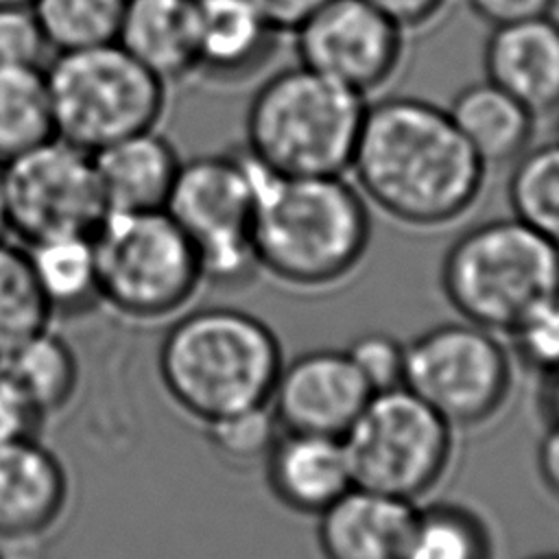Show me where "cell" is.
<instances>
[{
  "label": "cell",
  "instance_id": "obj_24",
  "mask_svg": "<svg viewBox=\"0 0 559 559\" xmlns=\"http://www.w3.org/2000/svg\"><path fill=\"white\" fill-rule=\"evenodd\" d=\"M55 135L44 66H0V164Z\"/></svg>",
  "mask_w": 559,
  "mask_h": 559
},
{
  "label": "cell",
  "instance_id": "obj_32",
  "mask_svg": "<svg viewBox=\"0 0 559 559\" xmlns=\"http://www.w3.org/2000/svg\"><path fill=\"white\" fill-rule=\"evenodd\" d=\"M48 50L31 4L0 7V66H44Z\"/></svg>",
  "mask_w": 559,
  "mask_h": 559
},
{
  "label": "cell",
  "instance_id": "obj_19",
  "mask_svg": "<svg viewBox=\"0 0 559 559\" xmlns=\"http://www.w3.org/2000/svg\"><path fill=\"white\" fill-rule=\"evenodd\" d=\"M107 212L164 210L181 157L157 129L120 138L92 153Z\"/></svg>",
  "mask_w": 559,
  "mask_h": 559
},
{
  "label": "cell",
  "instance_id": "obj_34",
  "mask_svg": "<svg viewBox=\"0 0 559 559\" xmlns=\"http://www.w3.org/2000/svg\"><path fill=\"white\" fill-rule=\"evenodd\" d=\"M400 28L417 31L430 26L448 9L450 0H367Z\"/></svg>",
  "mask_w": 559,
  "mask_h": 559
},
{
  "label": "cell",
  "instance_id": "obj_26",
  "mask_svg": "<svg viewBox=\"0 0 559 559\" xmlns=\"http://www.w3.org/2000/svg\"><path fill=\"white\" fill-rule=\"evenodd\" d=\"M511 214L559 247V140L528 146L507 179Z\"/></svg>",
  "mask_w": 559,
  "mask_h": 559
},
{
  "label": "cell",
  "instance_id": "obj_29",
  "mask_svg": "<svg viewBox=\"0 0 559 559\" xmlns=\"http://www.w3.org/2000/svg\"><path fill=\"white\" fill-rule=\"evenodd\" d=\"M277 419L269 404L245 408L205 424V437L214 454L234 469L262 467L275 437Z\"/></svg>",
  "mask_w": 559,
  "mask_h": 559
},
{
  "label": "cell",
  "instance_id": "obj_9",
  "mask_svg": "<svg viewBox=\"0 0 559 559\" xmlns=\"http://www.w3.org/2000/svg\"><path fill=\"white\" fill-rule=\"evenodd\" d=\"M253 205L242 148L181 159L164 210L192 242L205 282L247 286L262 273L253 249Z\"/></svg>",
  "mask_w": 559,
  "mask_h": 559
},
{
  "label": "cell",
  "instance_id": "obj_43",
  "mask_svg": "<svg viewBox=\"0 0 559 559\" xmlns=\"http://www.w3.org/2000/svg\"><path fill=\"white\" fill-rule=\"evenodd\" d=\"M0 559H4V557H2V555H0Z\"/></svg>",
  "mask_w": 559,
  "mask_h": 559
},
{
  "label": "cell",
  "instance_id": "obj_18",
  "mask_svg": "<svg viewBox=\"0 0 559 559\" xmlns=\"http://www.w3.org/2000/svg\"><path fill=\"white\" fill-rule=\"evenodd\" d=\"M415 507L408 500L349 487L317 515L321 559H400Z\"/></svg>",
  "mask_w": 559,
  "mask_h": 559
},
{
  "label": "cell",
  "instance_id": "obj_30",
  "mask_svg": "<svg viewBox=\"0 0 559 559\" xmlns=\"http://www.w3.org/2000/svg\"><path fill=\"white\" fill-rule=\"evenodd\" d=\"M511 356L544 376L559 367V293L533 306L507 332Z\"/></svg>",
  "mask_w": 559,
  "mask_h": 559
},
{
  "label": "cell",
  "instance_id": "obj_27",
  "mask_svg": "<svg viewBox=\"0 0 559 559\" xmlns=\"http://www.w3.org/2000/svg\"><path fill=\"white\" fill-rule=\"evenodd\" d=\"M127 0H31L52 52L116 41Z\"/></svg>",
  "mask_w": 559,
  "mask_h": 559
},
{
  "label": "cell",
  "instance_id": "obj_37",
  "mask_svg": "<svg viewBox=\"0 0 559 559\" xmlns=\"http://www.w3.org/2000/svg\"><path fill=\"white\" fill-rule=\"evenodd\" d=\"M537 476L544 489L559 500V426H546L537 445Z\"/></svg>",
  "mask_w": 559,
  "mask_h": 559
},
{
  "label": "cell",
  "instance_id": "obj_15",
  "mask_svg": "<svg viewBox=\"0 0 559 559\" xmlns=\"http://www.w3.org/2000/svg\"><path fill=\"white\" fill-rule=\"evenodd\" d=\"M485 79L537 118L559 109V17L555 13L493 26L483 48Z\"/></svg>",
  "mask_w": 559,
  "mask_h": 559
},
{
  "label": "cell",
  "instance_id": "obj_23",
  "mask_svg": "<svg viewBox=\"0 0 559 559\" xmlns=\"http://www.w3.org/2000/svg\"><path fill=\"white\" fill-rule=\"evenodd\" d=\"M24 249L50 317H83L103 304L92 236L48 238Z\"/></svg>",
  "mask_w": 559,
  "mask_h": 559
},
{
  "label": "cell",
  "instance_id": "obj_35",
  "mask_svg": "<svg viewBox=\"0 0 559 559\" xmlns=\"http://www.w3.org/2000/svg\"><path fill=\"white\" fill-rule=\"evenodd\" d=\"M39 421L41 419L28 408V404L0 380V445L22 437H33Z\"/></svg>",
  "mask_w": 559,
  "mask_h": 559
},
{
  "label": "cell",
  "instance_id": "obj_28",
  "mask_svg": "<svg viewBox=\"0 0 559 559\" xmlns=\"http://www.w3.org/2000/svg\"><path fill=\"white\" fill-rule=\"evenodd\" d=\"M50 319L26 249L0 238V356L31 334L48 328Z\"/></svg>",
  "mask_w": 559,
  "mask_h": 559
},
{
  "label": "cell",
  "instance_id": "obj_17",
  "mask_svg": "<svg viewBox=\"0 0 559 559\" xmlns=\"http://www.w3.org/2000/svg\"><path fill=\"white\" fill-rule=\"evenodd\" d=\"M197 20V74L238 83L260 72L277 52L280 31L253 0H192Z\"/></svg>",
  "mask_w": 559,
  "mask_h": 559
},
{
  "label": "cell",
  "instance_id": "obj_5",
  "mask_svg": "<svg viewBox=\"0 0 559 559\" xmlns=\"http://www.w3.org/2000/svg\"><path fill=\"white\" fill-rule=\"evenodd\" d=\"M439 286L456 314L496 334L559 293V247L520 218L476 223L454 238Z\"/></svg>",
  "mask_w": 559,
  "mask_h": 559
},
{
  "label": "cell",
  "instance_id": "obj_39",
  "mask_svg": "<svg viewBox=\"0 0 559 559\" xmlns=\"http://www.w3.org/2000/svg\"><path fill=\"white\" fill-rule=\"evenodd\" d=\"M7 231V218H4V201H2V164H0V238Z\"/></svg>",
  "mask_w": 559,
  "mask_h": 559
},
{
  "label": "cell",
  "instance_id": "obj_6",
  "mask_svg": "<svg viewBox=\"0 0 559 559\" xmlns=\"http://www.w3.org/2000/svg\"><path fill=\"white\" fill-rule=\"evenodd\" d=\"M44 70L57 138L87 153L157 129L164 116L168 83L118 41L52 52Z\"/></svg>",
  "mask_w": 559,
  "mask_h": 559
},
{
  "label": "cell",
  "instance_id": "obj_40",
  "mask_svg": "<svg viewBox=\"0 0 559 559\" xmlns=\"http://www.w3.org/2000/svg\"><path fill=\"white\" fill-rule=\"evenodd\" d=\"M528 559H559V552H539V555H533Z\"/></svg>",
  "mask_w": 559,
  "mask_h": 559
},
{
  "label": "cell",
  "instance_id": "obj_12",
  "mask_svg": "<svg viewBox=\"0 0 559 559\" xmlns=\"http://www.w3.org/2000/svg\"><path fill=\"white\" fill-rule=\"evenodd\" d=\"M297 63L369 98L400 70L406 31L367 0H325L293 31Z\"/></svg>",
  "mask_w": 559,
  "mask_h": 559
},
{
  "label": "cell",
  "instance_id": "obj_31",
  "mask_svg": "<svg viewBox=\"0 0 559 559\" xmlns=\"http://www.w3.org/2000/svg\"><path fill=\"white\" fill-rule=\"evenodd\" d=\"M352 365L369 386L371 395L404 386L406 343L389 332H362L347 347Z\"/></svg>",
  "mask_w": 559,
  "mask_h": 559
},
{
  "label": "cell",
  "instance_id": "obj_3",
  "mask_svg": "<svg viewBox=\"0 0 559 559\" xmlns=\"http://www.w3.org/2000/svg\"><path fill=\"white\" fill-rule=\"evenodd\" d=\"M282 362L275 332L260 317L231 306L179 314L157 352L168 397L203 426L269 404Z\"/></svg>",
  "mask_w": 559,
  "mask_h": 559
},
{
  "label": "cell",
  "instance_id": "obj_22",
  "mask_svg": "<svg viewBox=\"0 0 559 559\" xmlns=\"http://www.w3.org/2000/svg\"><path fill=\"white\" fill-rule=\"evenodd\" d=\"M0 380L44 419L74 397L79 360L59 334L44 328L0 356Z\"/></svg>",
  "mask_w": 559,
  "mask_h": 559
},
{
  "label": "cell",
  "instance_id": "obj_33",
  "mask_svg": "<svg viewBox=\"0 0 559 559\" xmlns=\"http://www.w3.org/2000/svg\"><path fill=\"white\" fill-rule=\"evenodd\" d=\"M469 11L485 24L504 26L555 13L559 0H465Z\"/></svg>",
  "mask_w": 559,
  "mask_h": 559
},
{
  "label": "cell",
  "instance_id": "obj_14",
  "mask_svg": "<svg viewBox=\"0 0 559 559\" xmlns=\"http://www.w3.org/2000/svg\"><path fill=\"white\" fill-rule=\"evenodd\" d=\"M68 496L61 461L35 437L0 445V539L41 537L61 520Z\"/></svg>",
  "mask_w": 559,
  "mask_h": 559
},
{
  "label": "cell",
  "instance_id": "obj_42",
  "mask_svg": "<svg viewBox=\"0 0 559 559\" xmlns=\"http://www.w3.org/2000/svg\"><path fill=\"white\" fill-rule=\"evenodd\" d=\"M552 116H555V138L559 140V109Z\"/></svg>",
  "mask_w": 559,
  "mask_h": 559
},
{
  "label": "cell",
  "instance_id": "obj_2",
  "mask_svg": "<svg viewBox=\"0 0 559 559\" xmlns=\"http://www.w3.org/2000/svg\"><path fill=\"white\" fill-rule=\"evenodd\" d=\"M253 179V249L260 271L297 290L347 280L371 240L369 203L345 175L288 177L242 148Z\"/></svg>",
  "mask_w": 559,
  "mask_h": 559
},
{
  "label": "cell",
  "instance_id": "obj_38",
  "mask_svg": "<svg viewBox=\"0 0 559 559\" xmlns=\"http://www.w3.org/2000/svg\"><path fill=\"white\" fill-rule=\"evenodd\" d=\"M537 406L546 426H559V367L539 376Z\"/></svg>",
  "mask_w": 559,
  "mask_h": 559
},
{
  "label": "cell",
  "instance_id": "obj_20",
  "mask_svg": "<svg viewBox=\"0 0 559 559\" xmlns=\"http://www.w3.org/2000/svg\"><path fill=\"white\" fill-rule=\"evenodd\" d=\"M116 41L162 81L197 74L192 0H127Z\"/></svg>",
  "mask_w": 559,
  "mask_h": 559
},
{
  "label": "cell",
  "instance_id": "obj_4",
  "mask_svg": "<svg viewBox=\"0 0 559 559\" xmlns=\"http://www.w3.org/2000/svg\"><path fill=\"white\" fill-rule=\"evenodd\" d=\"M369 98L301 66L266 76L245 111V151L288 177L345 175Z\"/></svg>",
  "mask_w": 559,
  "mask_h": 559
},
{
  "label": "cell",
  "instance_id": "obj_8",
  "mask_svg": "<svg viewBox=\"0 0 559 559\" xmlns=\"http://www.w3.org/2000/svg\"><path fill=\"white\" fill-rule=\"evenodd\" d=\"M356 487L417 504L448 474L454 428L406 386L373 393L341 437Z\"/></svg>",
  "mask_w": 559,
  "mask_h": 559
},
{
  "label": "cell",
  "instance_id": "obj_1",
  "mask_svg": "<svg viewBox=\"0 0 559 559\" xmlns=\"http://www.w3.org/2000/svg\"><path fill=\"white\" fill-rule=\"evenodd\" d=\"M349 173L369 205L411 227L459 221L487 177L448 109L417 96L369 100Z\"/></svg>",
  "mask_w": 559,
  "mask_h": 559
},
{
  "label": "cell",
  "instance_id": "obj_21",
  "mask_svg": "<svg viewBox=\"0 0 559 559\" xmlns=\"http://www.w3.org/2000/svg\"><path fill=\"white\" fill-rule=\"evenodd\" d=\"M445 109L487 170L513 164L533 144L537 116L485 76L463 85Z\"/></svg>",
  "mask_w": 559,
  "mask_h": 559
},
{
  "label": "cell",
  "instance_id": "obj_10",
  "mask_svg": "<svg viewBox=\"0 0 559 559\" xmlns=\"http://www.w3.org/2000/svg\"><path fill=\"white\" fill-rule=\"evenodd\" d=\"M404 386L454 430L478 428L509 402L513 356L496 332L445 321L406 343Z\"/></svg>",
  "mask_w": 559,
  "mask_h": 559
},
{
  "label": "cell",
  "instance_id": "obj_16",
  "mask_svg": "<svg viewBox=\"0 0 559 559\" xmlns=\"http://www.w3.org/2000/svg\"><path fill=\"white\" fill-rule=\"evenodd\" d=\"M262 469L273 498L299 515L317 518L354 487L338 437L280 430Z\"/></svg>",
  "mask_w": 559,
  "mask_h": 559
},
{
  "label": "cell",
  "instance_id": "obj_11",
  "mask_svg": "<svg viewBox=\"0 0 559 559\" xmlns=\"http://www.w3.org/2000/svg\"><path fill=\"white\" fill-rule=\"evenodd\" d=\"M7 229L24 245L92 236L107 214L92 153L52 138L2 164Z\"/></svg>",
  "mask_w": 559,
  "mask_h": 559
},
{
  "label": "cell",
  "instance_id": "obj_25",
  "mask_svg": "<svg viewBox=\"0 0 559 559\" xmlns=\"http://www.w3.org/2000/svg\"><path fill=\"white\" fill-rule=\"evenodd\" d=\"M400 559H493L487 522L459 502L415 507Z\"/></svg>",
  "mask_w": 559,
  "mask_h": 559
},
{
  "label": "cell",
  "instance_id": "obj_7",
  "mask_svg": "<svg viewBox=\"0 0 559 559\" xmlns=\"http://www.w3.org/2000/svg\"><path fill=\"white\" fill-rule=\"evenodd\" d=\"M92 247L100 301L129 319L173 317L205 282L192 242L166 210L107 212Z\"/></svg>",
  "mask_w": 559,
  "mask_h": 559
},
{
  "label": "cell",
  "instance_id": "obj_41",
  "mask_svg": "<svg viewBox=\"0 0 559 559\" xmlns=\"http://www.w3.org/2000/svg\"><path fill=\"white\" fill-rule=\"evenodd\" d=\"M7 4H31V0H0V7H7Z\"/></svg>",
  "mask_w": 559,
  "mask_h": 559
},
{
  "label": "cell",
  "instance_id": "obj_13",
  "mask_svg": "<svg viewBox=\"0 0 559 559\" xmlns=\"http://www.w3.org/2000/svg\"><path fill=\"white\" fill-rule=\"evenodd\" d=\"M369 386L345 349H308L284 360L269 408L280 430L343 437L367 400Z\"/></svg>",
  "mask_w": 559,
  "mask_h": 559
},
{
  "label": "cell",
  "instance_id": "obj_36",
  "mask_svg": "<svg viewBox=\"0 0 559 559\" xmlns=\"http://www.w3.org/2000/svg\"><path fill=\"white\" fill-rule=\"evenodd\" d=\"M253 2L280 33H290L306 15H310L325 0H253Z\"/></svg>",
  "mask_w": 559,
  "mask_h": 559
}]
</instances>
